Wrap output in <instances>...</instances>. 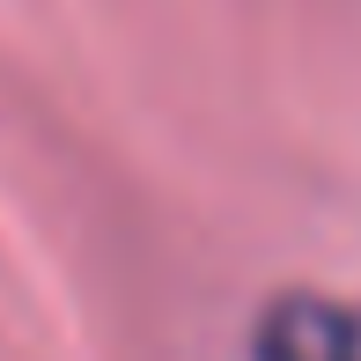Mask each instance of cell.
<instances>
[{
  "label": "cell",
  "instance_id": "cell-1",
  "mask_svg": "<svg viewBox=\"0 0 361 361\" xmlns=\"http://www.w3.org/2000/svg\"><path fill=\"white\" fill-rule=\"evenodd\" d=\"M251 361H361V302L281 295L251 332Z\"/></svg>",
  "mask_w": 361,
  "mask_h": 361
}]
</instances>
